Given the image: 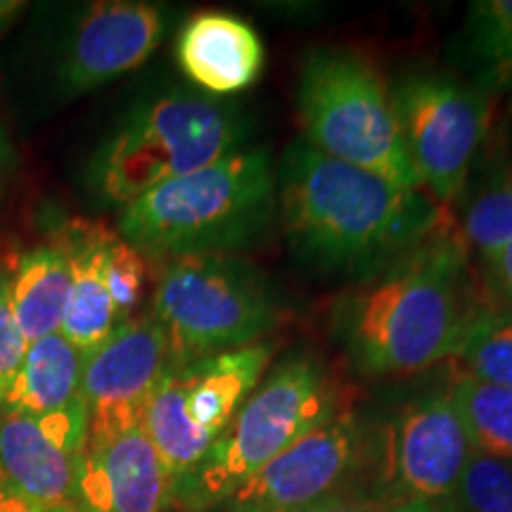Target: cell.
<instances>
[{
	"instance_id": "cell-1",
	"label": "cell",
	"mask_w": 512,
	"mask_h": 512,
	"mask_svg": "<svg viewBox=\"0 0 512 512\" xmlns=\"http://www.w3.org/2000/svg\"><path fill=\"white\" fill-rule=\"evenodd\" d=\"M278 214L287 245L306 266L363 280L441 230V207L422 190L337 162L304 138L278 171Z\"/></svg>"
},
{
	"instance_id": "cell-2",
	"label": "cell",
	"mask_w": 512,
	"mask_h": 512,
	"mask_svg": "<svg viewBox=\"0 0 512 512\" xmlns=\"http://www.w3.org/2000/svg\"><path fill=\"white\" fill-rule=\"evenodd\" d=\"M460 238L439 230L332 304L330 332L358 373L408 377L448 361L482 309Z\"/></svg>"
},
{
	"instance_id": "cell-3",
	"label": "cell",
	"mask_w": 512,
	"mask_h": 512,
	"mask_svg": "<svg viewBox=\"0 0 512 512\" xmlns=\"http://www.w3.org/2000/svg\"><path fill=\"white\" fill-rule=\"evenodd\" d=\"M278 214V178L268 147H242L126 204L121 240L143 256L235 254L266 235Z\"/></svg>"
},
{
	"instance_id": "cell-4",
	"label": "cell",
	"mask_w": 512,
	"mask_h": 512,
	"mask_svg": "<svg viewBox=\"0 0 512 512\" xmlns=\"http://www.w3.org/2000/svg\"><path fill=\"white\" fill-rule=\"evenodd\" d=\"M249 119L226 100L176 91L145 102L98 147L88 183L105 204L124 209L159 185L190 176L242 150Z\"/></svg>"
},
{
	"instance_id": "cell-5",
	"label": "cell",
	"mask_w": 512,
	"mask_h": 512,
	"mask_svg": "<svg viewBox=\"0 0 512 512\" xmlns=\"http://www.w3.org/2000/svg\"><path fill=\"white\" fill-rule=\"evenodd\" d=\"M337 413V387L323 358L294 351L247 396L207 458L178 486L192 508L228 501L249 477Z\"/></svg>"
},
{
	"instance_id": "cell-6",
	"label": "cell",
	"mask_w": 512,
	"mask_h": 512,
	"mask_svg": "<svg viewBox=\"0 0 512 512\" xmlns=\"http://www.w3.org/2000/svg\"><path fill=\"white\" fill-rule=\"evenodd\" d=\"M297 112L304 140L318 152L403 190H422L387 81L363 55L342 48L313 50L299 74Z\"/></svg>"
},
{
	"instance_id": "cell-7",
	"label": "cell",
	"mask_w": 512,
	"mask_h": 512,
	"mask_svg": "<svg viewBox=\"0 0 512 512\" xmlns=\"http://www.w3.org/2000/svg\"><path fill=\"white\" fill-rule=\"evenodd\" d=\"M152 318L171 363H188L261 342L278 328L280 299L266 273L240 256H176L157 278Z\"/></svg>"
},
{
	"instance_id": "cell-8",
	"label": "cell",
	"mask_w": 512,
	"mask_h": 512,
	"mask_svg": "<svg viewBox=\"0 0 512 512\" xmlns=\"http://www.w3.org/2000/svg\"><path fill=\"white\" fill-rule=\"evenodd\" d=\"M389 93L422 190L437 204L453 202L489 136V93L439 72L403 76Z\"/></svg>"
},
{
	"instance_id": "cell-9",
	"label": "cell",
	"mask_w": 512,
	"mask_h": 512,
	"mask_svg": "<svg viewBox=\"0 0 512 512\" xmlns=\"http://www.w3.org/2000/svg\"><path fill=\"white\" fill-rule=\"evenodd\" d=\"M169 366V342L155 318L133 316L119 323L83 363L86 448L143 425L152 394Z\"/></svg>"
},
{
	"instance_id": "cell-10",
	"label": "cell",
	"mask_w": 512,
	"mask_h": 512,
	"mask_svg": "<svg viewBox=\"0 0 512 512\" xmlns=\"http://www.w3.org/2000/svg\"><path fill=\"white\" fill-rule=\"evenodd\" d=\"M361 458V425L337 411L228 498L230 512H294L342 491Z\"/></svg>"
},
{
	"instance_id": "cell-11",
	"label": "cell",
	"mask_w": 512,
	"mask_h": 512,
	"mask_svg": "<svg viewBox=\"0 0 512 512\" xmlns=\"http://www.w3.org/2000/svg\"><path fill=\"white\" fill-rule=\"evenodd\" d=\"M88 437L86 403L60 413L0 415V489L46 512H76V467Z\"/></svg>"
},
{
	"instance_id": "cell-12",
	"label": "cell",
	"mask_w": 512,
	"mask_h": 512,
	"mask_svg": "<svg viewBox=\"0 0 512 512\" xmlns=\"http://www.w3.org/2000/svg\"><path fill=\"white\" fill-rule=\"evenodd\" d=\"M470 456L472 446L448 392L406 403L387 430V472L406 501L451 498Z\"/></svg>"
},
{
	"instance_id": "cell-13",
	"label": "cell",
	"mask_w": 512,
	"mask_h": 512,
	"mask_svg": "<svg viewBox=\"0 0 512 512\" xmlns=\"http://www.w3.org/2000/svg\"><path fill=\"white\" fill-rule=\"evenodd\" d=\"M166 34V10L155 3L112 0L83 15L67 53L60 79L72 93L105 86L147 62Z\"/></svg>"
},
{
	"instance_id": "cell-14",
	"label": "cell",
	"mask_w": 512,
	"mask_h": 512,
	"mask_svg": "<svg viewBox=\"0 0 512 512\" xmlns=\"http://www.w3.org/2000/svg\"><path fill=\"white\" fill-rule=\"evenodd\" d=\"M176 484L143 427L83 448L76 467V512H164Z\"/></svg>"
},
{
	"instance_id": "cell-15",
	"label": "cell",
	"mask_w": 512,
	"mask_h": 512,
	"mask_svg": "<svg viewBox=\"0 0 512 512\" xmlns=\"http://www.w3.org/2000/svg\"><path fill=\"white\" fill-rule=\"evenodd\" d=\"M176 57L183 74L211 98L247 91L266 67V48L256 29L221 10L197 12L183 24Z\"/></svg>"
},
{
	"instance_id": "cell-16",
	"label": "cell",
	"mask_w": 512,
	"mask_h": 512,
	"mask_svg": "<svg viewBox=\"0 0 512 512\" xmlns=\"http://www.w3.org/2000/svg\"><path fill=\"white\" fill-rule=\"evenodd\" d=\"M271 356L273 344L256 342L197 361L171 363L192 425L209 437H219L256 384L264 380Z\"/></svg>"
},
{
	"instance_id": "cell-17",
	"label": "cell",
	"mask_w": 512,
	"mask_h": 512,
	"mask_svg": "<svg viewBox=\"0 0 512 512\" xmlns=\"http://www.w3.org/2000/svg\"><path fill=\"white\" fill-rule=\"evenodd\" d=\"M83 363L86 356L62 332L29 344L15 382L0 401V415L38 418L81 403Z\"/></svg>"
},
{
	"instance_id": "cell-18",
	"label": "cell",
	"mask_w": 512,
	"mask_h": 512,
	"mask_svg": "<svg viewBox=\"0 0 512 512\" xmlns=\"http://www.w3.org/2000/svg\"><path fill=\"white\" fill-rule=\"evenodd\" d=\"M110 240L112 235L105 230H88L67 247L72 287L60 332L83 356L93 354L121 323L105 278Z\"/></svg>"
},
{
	"instance_id": "cell-19",
	"label": "cell",
	"mask_w": 512,
	"mask_h": 512,
	"mask_svg": "<svg viewBox=\"0 0 512 512\" xmlns=\"http://www.w3.org/2000/svg\"><path fill=\"white\" fill-rule=\"evenodd\" d=\"M72 271L67 247L43 245L19 256L10 271V304L29 344L55 335L67 313Z\"/></svg>"
},
{
	"instance_id": "cell-20",
	"label": "cell",
	"mask_w": 512,
	"mask_h": 512,
	"mask_svg": "<svg viewBox=\"0 0 512 512\" xmlns=\"http://www.w3.org/2000/svg\"><path fill=\"white\" fill-rule=\"evenodd\" d=\"M140 427H143L150 444L155 446L157 456L162 458L176 489L200 467L211 444L216 441L192 425L183 408L181 389H178L176 377L171 373V366L159 380Z\"/></svg>"
},
{
	"instance_id": "cell-21",
	"label": "cell",
	"mask_w": 512,
	"mask_h": 512,
	"mask_svg": "<svg viewBox=\"0 0 512 512\" xmlns=\"http://www.w3.org/2000/svg\"><path fill=\"white\" fill-rule=\"evenodd\" d=\"M446 392L472 453L512 460V389L458 373Z\"/></svg>"
},
{
	"instance_id": "cell-22",
	"label": "cell",
	"mask_w": 512,
	"mask_h": 512,
	"mask_svg": "<svg viewBox=\"0 0 512 512\" xmlns=\"http://www.w3.org/2000/svg\"><path fill=\"white\" fill-rule=\"evenodd\" d=\"M463 60L484 93L512 88V0H479L463 27Z\"/></svg>"
},
{
	"instance_id": "cell-23",
	"label": "cell",
	"mask_w": 512,
	"mask_h": 512,
	"mask_svg": "<svg viewBox=\"0 0 512 512\" xmlns=\"http://www.w3.org/2000/svg\"><path fill=\"white\" fill-rule=\"evenodd\" d=\"M451 361L456 373L512 389V309L484 304L460 337Z\"/></svg>"
},
{
	"instance_id": "cell-24",
	"label": "cell",
	"mask_w": 512,
	"mask_h": 512,
	"mask_svg": "<svg viewBox=\"0 0 512 512\" xmlns=\"http://www.w3.org/2000/svg\"><path fill=\"white\" fill-rule=\"evenodd\" d=\"M512 242V162L477 192L465 211L463 245L479 256Z\"/></svg>"
},
{
	"instance_id": "cell-25",
	"label": "cell",
	"mask_w": 512,
	"mask_h": 512,
	"mask_svg": "<svg viewBox=\"0 0 512 512\" xmlns=\"http://www.w3.org/2000/svg\"><path fill=\"white\" fill-rule=\"evenodd\" d=\"M448 512H512V460L472 453Z\"/></svg>"
},
{
	"instance_id": "cell-26",
	"label": "cell",
	"mask_w": 512,
	"mask_h": 512,
	"mask_svg": "<svg viewBox=\"0 0 512 512\" xmlns=\"http://www.w3.org/2000/svg\"><path fill=\"white\" fill-rule=\"evenodd\" d=\"M145 275V256L136 247L128 245L126 240L112 235L110 245H107L105 278L121 323L133 318V311H136L140 297H143Z\"/></svg>"
},
{
	"instance_id": "cell-27",
	"label": "cell",
	"mask_w": 512,
	"mask_h": 512,
	"mask_svg": "<svg viewBox=\"0 0 512 512\" xmlns=\"http://www.w3.org/2000/svg\"><path fill=\"white\" fill-rule=\"evenodd\" d=\"M29 342L19 330L10 304V271L0 268V401L22 368Z\"/></svg>"
},
{
	"instance_id": "cell-28",
	"label": "cell",
	"mask_w": 512,
	"mask_h": 512,
	"mask_svg": "<svg viewBox=\"0 0 512 512\" xmlns=\"http://www.w3.org/2000/svg\"><path fill=\"white\" fill-rule=\"evenodd\" d=\"M294 512H389V505L384 498L377 496H356L339 491V494H332L323 501L311 503Z\"/></svg>"
},
{
	"instance_id": "cell-29",
	"label": "cell",
	"mask_w": 512,
	"mask_h": 512,
	"mask_svg": "<svg viewBox=\"0 0 512 512\" xmlns=\"http://www.w3.org/2000/svg\"><path fill=\"white\" fill-rule=\"evenodd\" d=\"M491 290L512 309V242L484 256Z\"/></svg>"
},
{
	"instance_id": "cell-30",
	"label": "cell",
	"mask_w": 512,
	"mask_h": 512,
	"mask_svg": "<svg viewBox=\"0 0 512 512\" xmlns=\"http://www.w3.org/2000/svg\"><path fill=\"white\" fill-rule=\"evenodd\" d=\"M0 512H46V510L38 508L36 503L27 501L24 496L15 494V491L0 489Z\"/></svg>"
},
{
	"instance_id": "cell-31",
	"label": "cell",
	"mask_w": 512,
	"mask_h": 512,
	"mask_svg": "<svg viewBox=\"0 0 512 512\" xmlns=\"http://www.w3.org/2000/svg\"><path fill=\"white\" fill-rule=\"evenodd\" d=\"M389 512H448L446 508H441L437 503H427V501H401L394 508H389Z\"/></svg>"
},
{
	"instance_id": "cell-32",
	"label": "cell",
	"mask_w": 512,
	"mask_h": 512,
	"mask_svg": "<svg viewBox=\"0 0 512 512\" xmlns=\"http://www.w3.org/2000/svg\"><path fill=\"white\" fill-rule=\"evenodd\" d=\"M22 8L24 5L17 3V0H0V29L8 27L12 19L22 12Z\"/></svg>"
},
{
	"instance_id": "cell-33",
	"label": "cell",
	"mask_w": 512,
	"mask_h": 512,
	"mask_svg": "<svg viewBox=\"0 0 512 512\" xmlns=\"http://www.w3.org/2000/svg\"><path fill=\"white\" fill-rule=\"evenodd\" d=\"M3 147H5L3 140H0V164H3Z\"/></svg>"
}]
</instances>
